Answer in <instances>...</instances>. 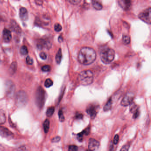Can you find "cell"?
Listing matches in <instances>:
<instances>
[{
  "label": "cell",
  "instance_id": "cell-1",
  "mask_svg": "<svg viewBox=\"0 0 151 151\" xmlns=\"http://www.w3.org/2000/svg\"><path fill=\"white\" fill-rule=\"evenodd\" d=\"M96 53L91 47H83L78 53V60L79 63L85 65H90L95 61Z\"/></svg>",
  "mask_w": 151,
  "mask_h": 151
},
{
  "label": "cell",
  "instance_id": "cell-2",
  "mask_svg": "<svg viewBox=\"0 0 151 151\" xmlns=\"http://www.w3.org/2000/svg\"><path fill=\"white\" fill-rule=\"evenodd\" d=\"M100 55L102 62L105 64H109L114 59L115 52L113 49L107 47L101 50Z\"/></svg>",
  "mask_w": 151,
  "mask_h": 151
},
{
  "label": "cell",
  "instance_id": "cell-3",
  "mask_svg": "<svg viewBox=\"0 0 151 151\" xmlns=\"http://www.w3.org/2000/svg\"><path fill=\"white\" fill-rule=\"evenodd\" d=\"M93 73L90 70H85L80 72L78 77L79 82L84 86H88L92 83L93 81Z\"/></svg>",
  "mask_w": 151,
  "mask_h": 151
},
{
  "label": "cell",
  "instance_id": "cell-4",
  "mask_svg": "<svg viewBox=\"0 0 151 151\" xmlns=\"http://www.w3.org/2000/svg\"><path fill=\"white\" fill-rule=\"evenodd\" d=\"M46 93L41 86L37 89L36 93V101L37 106L41 109L44 106L45 101Z\"/></svg>",
  "mask_w": 151,
  "mask_h": 151
},
{
  "label": "cell",
  "instance_id": "cell-5",
  "mask_svg": "<svg viewBox=\"0 0 151 151\" xmlns=\"http://www.w3.org/2000/svg\"><path fill=\"white\" fill-rule=\"evenodd\" d=\"M28 100L27 93L24 91H19L16 95V102L19 106L25 105Z\"/></svg>",
  "mask_w": 151,
  "mask_h": 151
},
{
  "label": "cell",
  "instance_id": "cell-6",
  "mask_svg": "<svg viewBox=\"0 0 151 151\" xmlns=\"http://www.w3.org/2000/svg\"><path fill=\"white\" fill-rule=\"evenodd\" d=\"M138 17L141 21L146 23L150 24L151 23V8L149 7L145 9L138 15Z\"/></svg>",
  "mask_w": 151,
  "mask_h": 151
},
{
  "label": "cell",
  "instance_id": "cell-7",
  "mask_svg": "<svg viewBox=\"0 0 151 151\" xmlns=\"http://www.w3.org/2000/svg\"><path fill=\"white\" fill-rule=\"evenodd\" d=\"M135 97V94L131 92L126 93L121 101V105L123 106H127L132 103Z\"/></svg>",
  "mask_w": 151,
  "mask_h": 151
},
{
  "label": "cell",
  "instance_id": "cell-8",
  "mask_svg": "<svg viewBox=\"0 0 151 151\" xmlns=\"http://www.w3.org/2000/svg\"><path fill=\"white\" fill-rule=\"evenodd\" d=\"M0 136L6 138H12L14 135L8 129L3 126H0Z\"/></svg>",
  "mask_w": 151,
  "mask_h": 151
},
{
  "label": "cell",
  "instance_id": "cell-9",
  "mask_svg": "<svg viewBox=\"0 0 151 151\" xmlns=\"http://www.w3.org/2000/svg\"><path fill=\"white\" fill-rule=\"evenodd\" d=\"M6 92L8 96H12L15 91V86L11 81H8L6 84Z\"/></svg>",
  "mask_w": 151,
  "mask_h": 151
},
{
  "label": "cell",
  "instance_id": "cell-10",
  "mask_svg": "<svg viewBox=\"0 0 151 151\" xmlns=\"http://www.w3.org/2000/svg\"><path fill=\"white\" fill-rule=\"evenodd\" d=\"M100 143L94 139H90L88 143V149L92 151L97 150L99 147Z\"/></svg>",
  "mask_w": 151,
  "mask_h": 151
},
{
  "label": "cell",
  "instance_id": "cell-11",
  "mask_svg": "<svg viewBox=\"0 0 151 151\" xmlns=\"http://www.w3.org/2000/svg\"><path fill=\"white\" fill-rule=\"evenodd\" d=\"M86 112L91 119H94L97 114L96 107L93 105H90L86 109Z\"/></svg>",
  "mask_w": 151,
  "mask_h": 151
},
{
  "label": "cell",
  "instance_id": "cell-12",
  "mask_svg": "<svg viewBox=\"0 0 151 151\" xmlns=\"http://www.w3.org/2000/svg\"><path fill=\"white\" fill-rule=\"evenodd\" d=\"M118 4L124 10H129L131 7L132 3L130 1L127 0H120L118 1Z\"/></svg>",
  "mask_w": 151,
  "mask_h": 151
},
{
  "label": "cell",
  "instance_id": "cell-13",
  "mask_svg": "<svg viewBox=\"0 0 151 151\" xmlns=\"http://www.w3.org/2000/svg\"><path fill=\"white\" fill-rule=\"evenodd\" d=\"M3 39L4 41L6 43L10 42L12 39V34L9 30L5 29L3 32Z\"/></svg>",
  "mask_w": 151,
  "mask_h": 151
},
{
  "label": "cell",
  "instance_id": "cell-14",
  "mask_svg": "<svg viewBox=\"0 0 151 151\" xmlns=\"http://www.w3.org/2000/svg\"><path fill=\"white\" fill-rule=\"evenodd\" d=\"M19 16L20 18L22 21H25L28 20L29 17L28 11L27 9L24 7H22L20 9Z\"/></svg>",
  "mask_w": 151,
  "mask_h": 151
},
{
  "label": "cell",
  "instance_id": "cell-15",
  "mask_svg": "<svg viewBox=\"0 0 151 151\" xmlns=\"http://www.w3.org/2000/svg\"><path fill=\"white\" fill-rule=\"evenodd\" d=\"M52 46V44L49 40H42L37 45V47L39 48H42L45 47L46 48H50Z\"/></svg>",
  "mask_w": 151,
  "mask_h": 151
},
{
  "label": "cell",
  "instance_id": "cell-16",
  "mask_svg": "<svg viewBox=\"0 0 151 151\" xmlns=\"http://www.w3.org/2000/svg\"><path fill=\"white\" fill-rule=\"evenodd\" d=\"M17 68V64L16 62H14L11 63L9 68V72L10 75L13 76L16 72Z\"/></svg>",
  "mask_w": 151,
  "mask_h": 151
},
{
  "label": "cell",
  "instance_id": "cell-17",
  "mask_svg": "<svg viewBox=\"0 0 151 151\" xmlns=\"http://www.w3.org/2000/svg\"><path fill=\"white\" fill-rule=\"evenodd\" d=\"M6 120V113L2 109H0V124H4Z\"/></svg>",
  "mask_w": 151,
  "mask_h": 151
},
{
  "label": "cell",
  "instance_id": "cell-18",
  "mask_svg": "<svg viewBox=\"0 0 151 151\" xmlns=\"http://www.w3.org/2000/svg\"><path fill=\"white\" fill-rule=\"evenodd\" d=\"M92 4L93 6L97 10H100L102 9V5L100 2L97 1H92Z\"/></svg>",
  "mask_w": 151,
  "mask_h": 151
},
{
  "label": "cell",
  "instance_id": "cell-19",
  "mask_svg": "<svg viewBox=\"0 0 151 151\" xmlns=\"http://www.w3.org/2000/svg\"><path fill=\"white\" fill-rule=\"evenodd\" d=\"M62 59V50L61 48H60L56 53V56H55V61H56V63L57 64H60L61 62Z\"/></svg>",
  "mask_w": 151,
  "mask_h": 151
},
{
  "label": "cell",
  "instance_id": "cell-20",
  "mask_svg": "<svg viewBox=\"0 0 151 151\" xmlns=\"http://www.w3.org/2000/svg\"><path fill=\"white\" fill-rule=\"evenodd\" d=\"M112 106V100L111 98H110L109 99L107 103H106V105L104 106L103 107V110L105 112L109 111V110L111 109V107Z\"/></svg>",
  "mask_w": 151,
  "mask_h": 151
},
{
  "label": "cell",
  "instance_id": "cell-21",
  "mask_svg": "<svg viewBox=\"0 0 151 151\" xmlns=\"http://www.w3.org/2000/svg\"><path fill=\"white\" fill-rule=\"evenodd\" d=\"M11 24H12V27H13V29L14 31L16 32H17L20 33L22 32V29H21L20 26L17 24L16 22L14 21H12L11 22Z\"/></svg>",
  "mask_w": 151,
  "mask_h": 151
},
{
  "label": "cell",
  "instance_id": "cell-22",
  "mask_svg": "<svg viewBox=\"0 0 151 151\" xmlns=\"http://www.w3.org/2000/svg\"><path fill=\"white\" fill-rule=\"evenodd\" d=\"M43 127L45 132L46 133H47L50 128V121L48 119H47L45 120L43 124Z\"/></svg>",
  "mask_w": 151,
  "mask_h": 151
},
{
  "label": "cell",
  "instance_id": "cell-23",
  "mask_svg": "<svg viewBox=\"0 0 151 151\" xmlns=\"http://www.w3.org/2000/svg\"><path fill=\"white\" fill-rule=\"evenodd\" d=\"M130 37L129 36L127 35H124L123 36L122 41L123 43L125 45H129L130 43Z\"/></svg>",
  "mask_w": 151,
  "mask_h": 151
},
{
  "label": "cell",
  "instance_id": "cell-24",
  "mask_svg": "<svg viewBox=\"0 0 151 151\" xmlns=\"http://www.w3.org/2000/svg\"><path fill=\"white\" fill-rule=\"evenodd\" d=\"M55 111L54 107H50L47 109L46 111V115L48 117H51Z\"/></svg>",
  "mask_w": 151,
  "mask_h": 151
},
{
  "label": "cell",
  "instance_id": "cell-25",
  "mask_svg": "<svg viewBox=\"0 0 151 151\" xmlns=\"http://www.w3.org/2000/svg\"><path fill=\"white\" fill-rule=\"evenodd\" d=\"M20 52L22 55H26L29 52L28 48L26 46H23L20 49Z\"/></svg>",
  "mask_w": 151,
  "mask_h": 151
},
{
  "label": "cell",
  "instance_id": "cell-26",
  "mask_svg": "<svg viewBox=\"0 0 151 151\" xmlns=\"http://www.w3.org/2000/svg\"><path fill=\"white\" fill-rule=\"evenodd\" d=\"M53 84V82L52 80L50 78H47L46 80L45 83V86L47 88H49L51 87Z\"/></svg>",
  "mask_w": 151,
  "mask_h": 151
},
{
  "label": "cell",
  "instance_id": "cell-27",
  "mask_svg": "<svg viewBox=\"0 0 151 151\" xmlns=\"http://www.w3.org/2000/svg\"><path fill=\"white\" fill-rule=\"evenodd\" d=\"M58 115H59V120H60V122H64L65 121V117H64L63 112V111L61 109L59 110Z\"/></svg>",
  "mask_w": 151,
  "mask_h": 151
},
{
  "label": "cell",
  "instance_id": "cell-28",
  "mask_svg": "<svg viewBox=\"0 0 151 151\" xmlns=\"http://www.w3.org/2000/svg\"><path fill=\"white\" fill-rule=\"evenodd\" d=\"M54 29L56 32H60L62 29V27L59 24H55L54 25Z\"/></svg>",
  "mask_w": 151,
  "mask_h": 151
},
{
  "label": "cell",
  "instance_id": "cell-29",
  "mask_svg": "<svg viewBox=\"0 0 151 151\" xmlns=\"http://www.w3.org/2000/svg\"><path fill=\"white\" fill-rule=\"evenodd\" d=\"M51 70V68L50 65H45L42 67V71H44V72H48V71H50Z\"/></svg>",
  "mask_w": 151,
  "mask_h": 151
},
{
  "label": "cell",
  "instance_id": "cell-30",
  "mask_svg": "<svg viewBox=\"0 0 151 151\" xmlns=\"http://www.w3.org/2000/svg\"><path fill=\"white\" fill-rule=\"evenodd\" d=\"M78 147L75 145H71L69 146L68 148V151H78Z\"/></svg>",
  "mask_w": 151,
  "mask_h": 151
},
{
  "label": "cell",
  "instance_id": "cell-31",
  "mask_svg": "<svg viewBox=\"0 0 151 151\" xmlns=\"http://www.w3.org/2000/svg\"><path fill=\"white\" fill-rule=\"evenodd\" d=\"M83 133L82 132L78 134L77 135V139L80 142H82L83 141Z\"/></svg>",
  "mask_w": 151,
  "mask_h": 151
},
{
  "label": "cell",
  "instance_id": "cell-32",
  "mask_svg": "<svg viewBox=\"0 0 151 151\" xmlns=\"http://www.w3.org/2000/svg\"><path fill=\"white\" fill-rule=\"evenodd\" d=\"M26 62L29 65H32L33 63V60L29 56H28L26 58Z\"/></svg>",
  "mask_w": 151,
  "mask_h": 151
},
{
  "label": "cell",
  "instance_id": "cell-33",
  "mask_svg": "<svg viewBox=\"0 0 151 151\" xmlns=\"http://www.w3.org/2000/svg\"><path fill=\"white\" fill-rule=\"evenodd\" d=\"M138 109L137 108V105H135V104H133V105H132L130 107V111L131 113H133Z\"/></svg>",
  "mask_w": 151,
  "mask_h": 151
},
{
  "label": "cell",
  "instance_id": "cell-34",
  "mask_svg": "<svg viewBox=\"0 0 151 151\" xmlns=\"http://www.w3.org/2000/svg\"><path fill=\"white\" fill-rule=\"evenodd\" d=\"M139 114H140V113H139V110L138 109H137L134 113H133L132 118H133V119H136V118H137V117L139 116Z\"/></svg>",
  "mask_w": 151,
  "mask_h": 151
},
{
  "label": "cell",
  "instance_id": "cell-35",
  "mask_svg": "<svg viewBox=\"0 0 151 151\" xmlns=\"http://www.w3.org/2000/svg\"><path fill=\"white\" fill-rule=\"evenodd\" d=\"M40 58L43 60H46L47 58V55L44 52L40 53Z\"/></svg>",
  "mask_w": 151,
  "mask_h": 151
},
{
  "label": "cell",
  "instance_id": "cell-36",
  "mask_svg": "<svg viewBox=\"0 0 151 151\" xmlns=\"http://www.w3.org/2000/svg\"><path fill=\"white\" fill-rule=\"evenodd\" d=\"M129 145H125L122 147L120 151H129Z\"/></svg>",
  "mask_w": 151,
  "mask_h": 151
},
{
  "label": "cell",
  "instance_id": "cell-37",
  "mask_svg": "<svg viewBox=\"0 0 151 151\" xmlns=\"http://www.w3.org/2000/svg\"><path fill=\"white\" fill-rule=\"evenodd\" d=\"M60 137H59V136H57V137H55L53 138L52 139V141L53 143H57V142H59L60 141Z\"/></svg>",
  "mask_w": 151,
  "mask_h": 151
},
{
  "label": "cell",
  "instance_id": "cell-38",
  "mask_svg": "<svg viewBox=\"0 0 151 151\" xmlns=\"http://www.w3.org/2000/svg\"><path fill=\"white\" fill-rule=\"evenodd\" d=\"M82 132L83 133L84 135H85L86 136L89 135L90 134V128L88 127V128H86Z\"/></svg>",
  "mask_w": 151,
  "mask_h": 151
},
{
  "label": "cell",
  "instance_id": "cell-39",
  "mask_svg": "<svg viewBox=\"0 0 151 151\" xmlns=\"http://www.w3.org/2000/svg\"><path fill=\"white\" fill-rule=\"evenodd\" d=\"M119 137L118 135H116L114 139V143L115 145H116L119 141Z\"/></svg>",
  "mask_w": 151,
  "mask_h": 151
},
{
  "label": "cell",
  "instance_id": "cell-40",
  "mask_svg": "<svg viewBox=\"0 0 151 151\" xmlns=\"http://www.w3.org/2000/svg\"><path fill=\"white\" fill-rule=\"evenodd\" d=\"M68 2H69L70 4H72V5H76L81 2V1H79V0L75 1V0H74V1H69Z\"/></svg>",
  "mask_w": 151,
  "mask_h": 151
},
{
  "label": "cell",
  "instance_id": "cell-41",
  "mask_svg": "<svg viewBox=\"0 0 151 151\" xmlns=\"http://www.w3.org/2000/svg\"><path fill=\"white\" fill-rule=\"evenodd\" d=\"M83 116L82 114L77 113L76 114V118L77 119H83Z\"/></svg>",
  "mask_w": 151,
  "mask_h": 151
},
{
  "label": "cell",
  "instance_id": "cell-42",
  "mask_svg": "<svg viewBox=\"0 0 151 151\" xmlns=\"http://www.w3.org/2000/svg\"><path fill=\"white\" fill-rule=\"evenodd\" d=\"M58 41H59V42H60V43H61V42H62L63 41V38L62 36H60V37H58Z\"/></svg>",
  "mask_w": 151,
  "mask_h": 151
},
{
  "label": "cell",
  "instance_id": "cell-43",
  "mask_svg": "<svg viewBox=\"0 0 151 151\" xmlns=\"http://www.w3.org/2000/svg\"><path fill=\"white\" fill-rule=\"evenodd\" d=\"M26 151V149H25V147H20V148H18L17 150V151Z\"/></svg>",
  "mask_w": 151,
  "mask_h": 151
},
{
  "label": "cell",
  "instance_id": "cell-44",
  "mask_svg": "<svg viewBox=\"0 0 151 151\" xmlns=\"http://www.w3.org/2000/svg\"><path fill=\"white\" fill-rule=\"evenodd\" d=\"M86 151H91V150H89V149H88V150H86Z\"/></svg>",
  "mask_w": 151,
  "mask_h": 151
}]
</instances>
